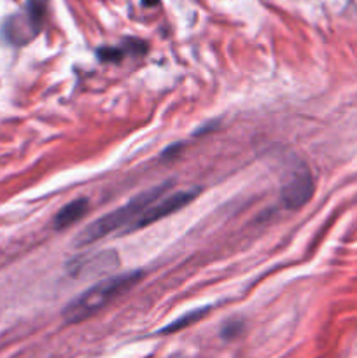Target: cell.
<instances>
[{"label": "cell", "instance_id": "7a4b0ae2", "mask_svg": "<svg viewBox=\"0 0 357 358\" xmlns=\"http://www.w3.org/2000/svg\"><path fill=\"white\" fill-rule=\"evenodd\" d=\"M168 187H170V184L156 185V187L149 189V191L142 192L136 198H133L126 205L115 208L114 212H108L105 215H102L100 219H97L94 222H91L90 226H86L80 231L76 240V245L77 247H88V245L102 240V238L114 233V231H125L126 226H132L156 199H160L163 196V192L168 191Z\"/></svg>", "mask_w": 357, "mask_h": 358}, {"label": "cell", "instance_id": "3957f363", "mask_svg": "<svg viewBox=\"0 0 357 358\" xmlns=\"http://www.w3.org/2000/svg\"><path fill=\"white\" fill-rule=\"evenodd\" d=\"M48 0H28L27 9L10 17L6 24V35L14 44H27L41 31L46 17Z\"/></svg>", "mask_w": 357, "mask_h": 358}, {"label": "cell", "instance_id": "8992f818", "mask_svg": "<svg viewBox=\"0 0 357 358\" xmlns=\"http://www.w3.org/2000/svg\"><path fill=\"white\" fill-rule=\"evenodd\" d=\"M115 262H118V257H115V254H112V252H102V254H97V255H91L90 259H74L72 262H70L69 266V271L72 273V275H80V273H93L94 271H104V269H111L114 268Z\"/></svg>", "mask_w": 357, "mask_h": 358}, {"label": "cell", "instance_id": "30bf717a", "mask_svg": "<svg viewBox=\"0 0 357 358\" xmlns=\"http://www.w3.org/2000/svg\"><path fill=\"white\" fill-rule=\"evenodd\" d=\"M240 329H241V324H237V322H234V324L226 325V329L223 331V338H234Z\"/></svg>", "mask_w": 357, "mask_h": 358}, {"label": "cell", "instance_id": "ba28073f", "mask_svg": "<svg viewBox=\"0 0 357 358\" xmlns=\"http://www.w3.org/2000/svg\"><path fill=\"white\" fill-rule=\"evenodd\" d=\"M206 311H209V308H202V310L191 311V313H188V315H186V317L178 318V320H175L174 324H170V325H168V327H164L161 332H167V334H170V332L181 331V329L188 327L189 324H195L196 320H200V318H202L203 315L206 313Z\"/></svg>", "mask_w": 357, "mask_h": 358}, {"label": "cell", "instance_id": "52a82bcc", "mask_svg": "<svg viewBox=\"0 0 357 358\" xmlns=\"http://www.w3.org/2000/svg\"><path fill=\"white\" fill-rule=\"evenodd\" d=\"M88 212V199H74V201L66 203L62 210L55 215V227L56 229H65L76 224L77 220L83 219Z\"/></svg>", "mask_w": 357, "mask_h": 358}, {"label": "cell", "instance_id": "5b68a950", "mask_svg": "<svg viewBox=\"0 0 357 358\" xmlns=\"http://www.w3.org/2000/svg\"><path fill=\"white\" fill-rule=\"evenodd\" d=\"M315 191L314 178L307 166L294 168L282 185V203L290 210H300L312 199Z\"/></svg>", "mask_w": 357, "mask_h": 358}, {"label": "cell", "instance_id": "9c48e42d", "mask_svg": "<svg viewBox=\"0 0 357 358\" xmlns=\"http://www.w3.org/2000/svg\"><path fill=\"white\" fill-rule=\"evenodd\" d=\"M126 55V49L122 48H104L98 51V56H100V59H104V62H119L121 58H125Z\"/></svg>", "mask_w": 357, "mask_h": 358}, {"label": "cell", "instance_id": "6da1fadb", "mask_svg": "<svg viewBox=\"0 0 357 358\" xmlns=\"http://www.w3.org/2000/svg\"><path fill=\"white\" fill-rule=\"evenodd\" d=\"M142 280V271H130L125 275L111 276L94 283L80 296L70 301L63 310V320L66 324H80L104 310L108 303L128 292Z\"/></svg>", "mask_w": 357, "mask_h": 358}, {"label": "cell", "instance_id": "277c9868", "mask_svg": "<svg viewBox=\"0 0 357 358\" xmlns=\"http://www.w3.org/2000/svg\"><path fill=\"white\" fill-rule=\"evenodd\" d=\"M200 189H184V191L174 192V194H168L167 198H160L135 220L130 227H126L125 233H133V231H139L142 227L150 226V224L158 222V220L164 219V217L172 215V213L178 212L184 206H188L192 199L198 196Z\"/></svg>", "mask_w": 357, "mask_h": 358}]
</instances>
